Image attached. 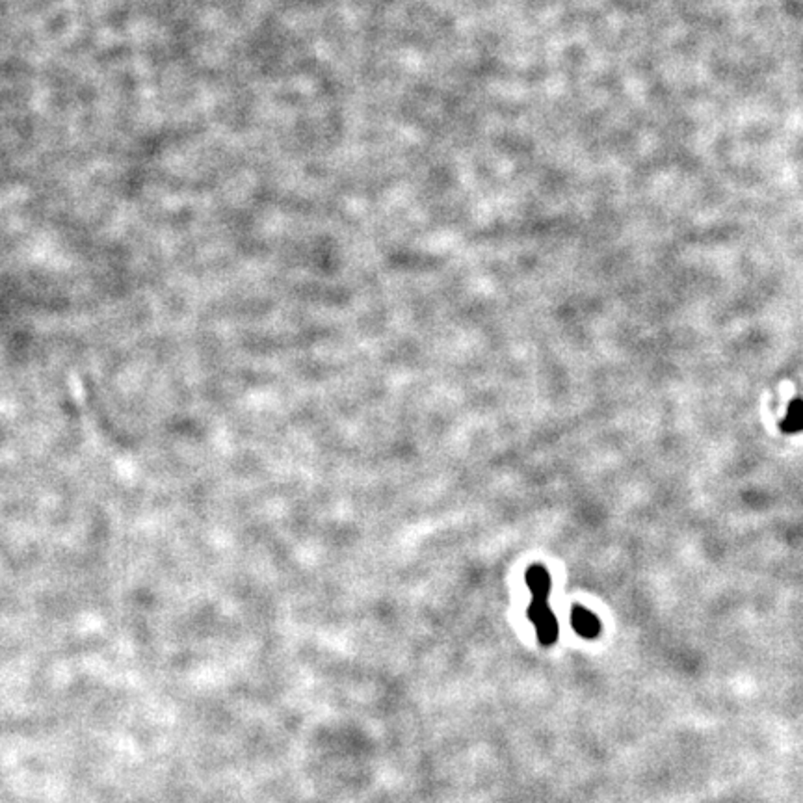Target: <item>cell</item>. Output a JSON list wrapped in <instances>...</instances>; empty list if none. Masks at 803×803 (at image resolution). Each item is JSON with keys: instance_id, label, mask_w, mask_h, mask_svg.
<instances>
[{"instance_id": "obj_1", "label": "cell", "mask_w": 803, "mask_h": 803, "mask_svg": "<svg viewBox=\"0 0 803 803\" xmlns=\"http://www.w3.org/2000/svg\"><path fill=\"white\" fill-rule=\"evenodd\" d=\"M528 617L536 625L541 643H545V645L554 643L558 636V621H556L553 610L549 608L547 599H534L532 604L528 606Z\"/></svg>"}, {"instance_id": "obj_3", "label": "cell", "mask_w": 803, "mask_h": 803, "mask_svg": "<svg viewBox=\"0 0 803 803\" xmlns=\"http://www.w3.org/2000/svg\"><path fill=\"white\" fill-rule=\"evenodd\" d=\"M527 584L532 591L534 599H547L551 591V577L545 571V567L532 566L527 573Z\"/></svg>"}, {"instance_id": "obj_2", "label": "cell", "mask_w": 803, "mask_h": 803, "mask_svg": "<svg viewBox=\"0 0 803 803\" xmlns=\"http://www.w3.org/2000/svg\"><path fill=\"white\" fill-rule=\"evenodd\" d=\"M571 623L580 636L584 638H595L599 634V630H601L597 617L593 616L590 610L582 608V606H575L573 608Z\"/></svg>"}, {"instance_id": "obj_4", "label": "cell", "mask_w": 803, "mask_h": 803, "mask_svg": "<svg viewBox=\"0 0 803 803\" xmlns=\"http://www.w3.org/2000/svg\"><path fill=\"white\" fill-rule=\"evenodd\" d=\"M781 430L787 433H796L803 430V400H794L781 422Z\"/></svg>"}]
</instances>
